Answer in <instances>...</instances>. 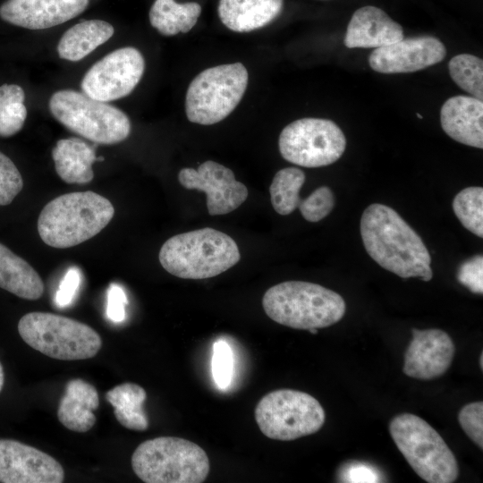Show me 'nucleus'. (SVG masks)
I'll list each match as a JSON object with an SVG mask.
<instances>
[{"instance_id":"f257e3e1","label":"nucleus","mask_w":483,"mask_h":483,"mask_svg":"<svg viewBox=\"0 0 483 483\" xmlns=\"http://www.w3.org/2000/svg\"><path fill=\"white\" fill-rule=\"evenodd\" d=\"M366 251L383 268L402 278L430 281L431 257L420 236L392 208L369 205L360 218Z\"/></svg>"},{"instance_id":"f03ea898","label":"nucleus","mask_w":483,"mask_h":483,"mask_svg":"<svg viewBox=\"0 0 483 483\" xmlns=\"http://www.w3.org/2000/svg\"><path fill=\"white\" fill-rule=\"evenodd\" d=\"M114 215L113 204L94 191L66 193L43 208L38 219V232L50 247L71 248L100 233Z\"/></svg>"},{"instance_id":"7ed1b4c3","label":"nucleus","mask_w":483,"mask_h":483,"mask_svg":"<svg viewBox=\"0 0 483 483\" xmlns=\"http://www.w3.org/2000/svg\"><path fill=\"white\" fill-rule=\"evenodd\" d=\"M158 258L161 266L174 276L206 279L233 267L241 254L231 236L206 227L169 238L162 245Z\"/></svg>"},{"instance_id":"20e7f679","label":"nucleus","mask_w":483,"mask_h":483,"mask_svg":"<svg viewBox=\"0 0 483 483\" xmlns=\"http://www.w3.org/2000/svg\"><path fill=\"white\" fill-rule=\"evenodd\" d=\"M262 307L275 322L294 329L323 328L340 321L343 297L320 284L303 281L277 284L264 293Z\"/></svg>"},{"instance_id":"39448f33","label":"nucleus","mask_w":483,"mask_h":483,"mask_svg":"<svg viewBox=\"0 0 483 483\" xmlns=\"http://www.w3.org/2000/svg\"><path fill=\"white\" fill-rule=\"evenodd\" d=\"M131 462L136 476L145 483H201L210 470L204 449L177 436H158L140 443Z\"/></svg>"},{"instance_id":"423d86ee","label":"nucleus","mask_w":483,"mask_h":483,"mask_svg":"<svg viewBox=\"0 0 483 483\" xmlns=\"http://www.w3.org/2000/svg\"><path fill=\"white\" fill-rule=\"evenodd\" d=\"M391 436L412 470L428 483H452L459 475L456 458L443 437L426 420L411 413L395 416Z\"/></svg>"},{"instance_id":"0eeeda50","label":"nucleus","mask_w":483,"mask_h":483,"mask_svg":"<svg viewBox=\"0 0 483 483\" xmlns=\"http://www.w3.org/2000/svg\"><path fill=\"white\" fill-rule=\"evenodd\" d=\"M18 332L31 348L61 360L93 358L102 346L100 335L87 324L49 312L25 314Z\"/></svg>"},{"instance_id":"6e6552de","label":"nucleus","mask_w":483,"mask_h":483,"mask_svg":"<svg viewBox=\"0 0 483 483\" xmlns=\"http://www.w3.org/2000/svg\"><path fill=\"white\" fill-rule=\"evenodd\" d=\"M48 106L60 123L97 144L119 143L131 132V122L122 110L83 92L58 90L51 96Z\"/></svg>"},{"instance_id":"1a4fd4ad","label":"nucleus","mask_w":483,"mask_h":483,"mask_svg":"<svg viewBox=\"0 0 483 483\" xmlns=\"http://www.w3.org/2000/svg\"><path fill=\"white\" fill-rule=\"evenodd\" d=\"M249 80L242 63L216 65L199 72L185 96V113L194 123L211 125L226 118L242 100Z\"/></svg>"},{"instance_id":"9d476101","label":"nucleus","mask_w":483,"mask_h":483,"mask_svg":"<svg viewBox=\"0 0 483 483\" xmlns=\"http://www.w3.org/2000/svg\"><path fill=\"white\" fill-rule=\"evenodd\" d=\"M254 417L263 435L270 439L292 441L318 432L326 414L309 394L278 389L264 395L255 407Z\"/></svg>"},{"instance_id":"9b49d317","label":"nucleus","mask_w":483,"mask_h":483,"mask_svg":"<svg viewBox=\"0 0 483 483\" xmlns=\"http://www.w3.org/2000/svg\"><path fill=\"white\" fill-rule=\"evenodd\" d=\"M278 146L286 161L315 168L337 161L345 150L346 139L340 127L331 120L302 118L282 130Z\"/></svg>"},{"instance_id":"f8f14e48","label":"nucleus","mask_w":483,"mask_h":483,"mask_svg":"<svg viewBox=\"0 0 483 483\" xmlns=\"http://www.w3.org/2000/svg\"><path fill=\"white\" fill-rule=\"evenodd\" d=\"M145 70L141 53L131 47L118 48L95 63L85 73L80 87L91 98L109 102L128 96Z\"/></svg>"},{"instance_id":"ddd939ff","label":"nucleus","mask_w":483,"mask_h":483,"mask_svg":"<svg viewBox=\"0 0 483 483\" xmlns=\"http://www.w3.org/2000/svg\"><path fill=\"white\" fill-rule=\"evenodd\" d=\"M178 181L185 189L205 192L210 216L235 210L249 195L247 187L235 179L230 168L212 160L205 161L198 169L182 168L178 174Z\"/></svg>"},{"instance_id":"4468645a","label":"nucleus","mask_w":483,"mask_h":483,"mask_svg":"<svg viewBox=\"0 0 483 483\" xmlns=\"http://www.w3.org/2000/svg\"><path fill=\"white\" fill-rule=\"evenodd\" d=\"M62 465L49 454L13 439H0L1 483H61Z\"/></svg>"},{"instance_id":"2eb2a0df","label":"nucleus","mask_w":483,"mask_h":483,"mask_svg":"<svg viewBox=\"0 0 483 483\" xmlns=\"http://www.w3.org/2000/svg\"><path fill=\"white\" fill-rule=\"evenodd\" d=\"M445 55L446 48L437 38L419 36L376 48L369 57V64L380 73H407L436 64Z\"/></svg>"},{"instance_id":"dca6fc26","label":"nucleus","mask_w":483,"mask_h":483,"mask_svg":"<svg viewBox=\"0 0 483 483\" xmlns=\"http://www.w3.org/2000/svg\"><path fill=\"white\" fill-rule=\"evenodd\" d=\"M404 354L402 371L408 377L429 380L444 375L453 361L455 346L447 333L432 328H413Z\"/></svg>"},{"instance_id":"f3484780","label":"nucleus","mask_w":483,"mask_h":483,"mask_svg":"<svg viewBox=\"0 0 483 483\" xmlns=\"http://www.w3.org/2000/svg\"><path fill=\"white\" fill-rule=\"evenodd\" d=\"M89 0H6L0 5V18L29 30H45L80 15Z\"/></svg>"},{"instance_id":"a211bd4d","label":"nucleus","mask_w":483,"mask_h":483,"mask_svg":"<svg viewBox=\"0 0 483 483\" xmlns=\"http://www.w3.org/2000/svg\"><path fill=\"white\" fill-rule=\"evenodd\" d=\"M403 38L402 26L382 9L367 5L356 10L348 24L344 45L348 48H377Z\"/></svg>"},{"instance_id":"6ab92c4d","label":"nucleus","mask_w":483,"mask_h":483,"mask_svg":"<svg viewBox=\"0 0 483 483\" xmlns=\"http://www.w3.org/2000/svg\"><path fill=\"white\" fill-rule=\"evenodd\" d=\"M440 122L444 131L462 144L483 148V102L474 97L454 96L442 106Z\"/></svg>"},{"instance_id":"aec40b11","label":"nucleus","mask_w":483,"mask_h":483,"mask_svg":"<svg viewBox=\"0 0 483 483\" xmlns=\"http://www.w3.org/2000/svg\"><path fill=\"white\" fill-rule=\"evenodd\" d=\"M99 405L97 389L80 378L68 381L57 409V418L66 428L84 433L96 423L93 413Z\"/></svg>"},{"instance_id":"412c9836","label":"nucleus","mask_w":483,"mask_h":483,"mask_svg":"<svg viewBox=\"0 0 483 483\" xmlns=\"http://www.w3.org/2000/svg\"><path fill=\"white\" fill-rule=\"evenodd\" d=\"M284 0H220L222 23L234 32H250L267 26L282 12Z\"/></svg>"},{"instance_id":"4be33fe9","label":"nucleus","mask_w":483,"mask_h":483,"mask_svg":"<svg viewBox=\"0 0 483 483\" xmlns=\"http://www.w3.org/2000/svg\"><path fill=\"white\" fill-rule=\"evenodd\" d=\"M58 176L67 183L85 184L94 178L96 147L79 138L59 140L52 150Z\"/></svg>"},{"instance_id":"5701e85b","label":"nucleus","mask_w":483,"mask_h":483,"mask_svg":"<svg viewBox=\"0 0 483 483\" xmlns=\"http://www.w3.org/2000/svg\"><path fill=\"white\" fill-rule=\"evenodd\" d=\"M0 288L25 300L36 301L44 292L38 272L22 258L0 243Z\"/></svg>"},{"instance_id":"b1692460","label":"nucleus","mask_w":483,"mask_h":483,"mask_svg":"<svg viewBox=\"0 0 483 483\" xmlns=\"http://www.w3.org/2000/svg\"><path fill=\"white\" fill-rule=\"evenodd\" d=\"M114 27L102 20H89L77 23L61 37L57 52L60 58L80 61L114 35Z\"/></svg>"},{"instance_id":"393cba45","label":"nucleus","mask_w":483,"mask_h":483,"mask_svg":"<svg viewBox=\"0 0 483 483\" xmlns=\"http://www.w3.org/2000/svg\"><path fill=\"white\" fill-rule=\"evenodd\" d=\"M106 399L123 427L136 431L148 429V419L143 411L147 393L142 386L131 382L120 384L106 392Z\"/></svg>"},{"instance_id":"a878e982","label":"nucleus","mask_w":483,"mask_h":483,"mask_svg":"<svg viewBox=\"0 0 483 483\" xmlns=\"http://www.w3.org/2000/svg\"><path fill=\"white\" fill-rule=\"evenodd\" d=\"M201 6L196 2L177 3L174 0H156L148 13L150 24L164 36L189 32L197 23Z\"/></svg>"},{"instance_id":"bb28decb","label":"nucleus","mask_w":483,"mask_h":483,"mask_svg":"<svg viewBox=\"0 0 483 483\" xmlns=\"http://www.w3.org/2000/svg\"><path fill=\"white\" fill-rule=\"evenodd\" d=\"M306 176L297 167L279 170L269 187L271 204L276 213L286 216L293 212L301 202L300 191Z\"/></svg>"},{"instance_id":"cd10ccee","label":"nucleus","mask_w":483,"mask_h":483,"mask_svg":"<svg viewBox=\"0 0 483 483\" xmlns=\"http://www.w3.org/2000/svg\"><path fill=\"white\" fill-rule=\"evenodd\" d=\"M453 80L463 90L479 99L483 98V61L470 54L453 56L448 64Z\"/></svg>"},{"instance_id":"c85d7f7f","label":"nucleus","mask_w":483,"mask_h":483,"mask_svg":"<svg viewBox=\"0 0 483 483\" xmlns=\"http://www.w3.org/2000/svg\"><path fill=\"white\" fill-rule=\"evenodd\" d=\"M453 209L462 225L483 237V189L473 186L462 190L453 200Z\"/></svg>"},{"instance_id":"c756f323","label":"nucleus","mask_w":483,"mask_h":483,"mask_svg":"<svg viewBox=\"0 0 483 483\" xmlns=\"http://www.w3.org/2000/svg\"><path fill=\"white\" fill-rule=\"evenodd\" d=\"M335 206V196L327 186H321L312 191L309 197L301 200L299 209L303 218L316 223L325 218Z\"/></svg>"},{"instance_id":"7c9ffc66","label":"nucleus","mask_w":483,"mask_h":483,"mask_svg":"<svg viewBox=\"0 0 483 483\" xmlns=\"http://www.w3.org/2000/svg\"><path fill=\"white\" fill-rule=\"evenodd\" d=\"M233 374V353L230 345L222 340L213 345L212 376L215 384L220 389L227 388Z\"/></svg>"},{"instance_id":"2f4dec72","label":"nucleus","mask_w":483,"mask_h":483,"mask_svg":"<svg viewBox=\"0 0 483 483\" xmlns=\"http://www.w3.org/2000/svg\"><path fill=\"white\" fill-rule=\"evenodd\" d=\"M23 187L22 176L14 163L0 151V206L13 202Z\"/></svg>"},{"instance_id":"473e14b6","label":"nucleus","mask_w":483,"mask_h":483,"mask_svg":"<svg viewBox=\"0 0 483 483\" xmlns=\"http://www.w3.org/2000/svg\"><path fill=\"white\" fill-rule=\"evenodd\" d=\"M338 481L351 483L383 482L385 476L380 470L371 463L350 461L338 470Z\"/></svg>"},{"instance_id":"72a5a7b5","label":"nucleus","mask_w":483,"mask_h":483,"mask_svg":"<svg viewBox=\"0 0 483 483\" xmlns=\"http://www.w3.org/2000/svg\"><path fill=\"white\" fill-rule=\"evenodd\" d=\"M458 420L466 435L483 449V402H474L463 406Z\"/></svg>"},{"instance_id":"f704fd0d","label":"nucleus","mask_w":483,"mask_h":483,"mask_svg":"<svg viewBox=\"0 0 483 483\" xmlns=\"http://www.w3.org/2000/svg\"><path fill=\"white\" fill-rule=\"evenodd\" d=\"M27 109L23 103L15 102L0 106V136L11 137L24 125Z\"/></svg>"},{"instance_id":"c9c22d12","label":"nucleus","mask_w":483,"mask_h":483,"mask_svg":"<svg viewBox=\"0 0 483 483\" xmlns=\"http://www.w3.org/2000/svg\"><path fill=\"white\" fill-rule=\"evenodd\" d=\"M457 280L470 292L483 293V257L477 255L464 261L458 268Z\"/></svg>"},{"instance_id":"e433bc0d","label":"nucleus","mask_w":483,"mask_h":483,"mask_svg":"<svg viewBox=\"0 0 483 483\" xmlns=\"http://www.w3.org/2000/svg\"><path fill=\"white\" fill-rule=\"evenodd\" d=\"M81 281V274L76 267H70L63 277L55 294V303L64 308L72 301Z\"/></svg>"},{"instance_id":"4c0bfd02","label":"nucleus","mask_w":483,"mask_h":483,"mask_svg":"<svg viewBox=\"0 0 483 483\" xmlns=\"http://www.w3.org/2000/svg\"><path fill=\"white\" fill-rule=\"evenodd\" d=\"M127 304L128 300L123 289L117 284H111L107 290V318L114 323L123 322L125 319Z\"/></svg>"},{"instance_id":"58836bf2","label":"nucleus","mask_w":483,"mask_h":483,"mask_svg":"<svg viewBox=\"0 0 483 483\" xmlns=\"http://www.w3.org/2000/svg\"><path fill=\"white\" fill-rule=\"evenodd\" d=\"M25 100V93L23 89L17 84H3L0 86V106Z\"/></svg>"},{"instance_id":"ea45409f","label":"nucleus","mask_w":483,"mask_h":483,"mask_svg":"<svg viewBox=\"0 0 483 483\" xmlns=\"http://www.w3.org/2000/svg\"><path fill=\"white\" fill-rule=\"evenodd\" d=\"M4 384V373L3 366L0 362V393L3 389Z\"/></svg>"},{"instance_id":"a19ab883","label":"nucleus","mask_w":483,"mask_h":483,"mask_svg":"<svg viewBox=\"0 0 483 483\" xmlns=\"http://www.w3.org/2000/svg\"><path fill=\"white\" fill-rule=\"evenodd\" d=\"M479 366H480V369H483V353L482 352L479 357Z\"/></svg>"},{"instance_id":"79ce46f5","label":"nucleus","mask_w":483,"mask_h":483,"mask_svg":"<svg viewBox=\"0 0 483 483\" xmlns=\"http://www.w3.org/2000/svg\"><path fill=\"white\" fill-rule=\"evenodd\" d=\"M308 331L313 335H316L318 332V328H309Z\"/></svg>"},{"instance_id":"37998d69","label":"nucleus","mask_w":483,"mask_h":483,"mask_svg":"<svg viewBox=\"0 0 483 483\" xmlns=\"http://www.w3.org/2000/svg\"><path fill=\"white\" fill-rule=\"evenodd\" d=\"M416 114H417V116H418L419 119H422V118H423L422 115L419 114V113H417Z\"/></svg>"}]
</instances>
